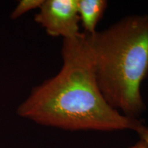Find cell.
Returning <instances> with one entry per match:
<instances>
[{
    "label": "cell",
    "mask_w": 148,
    "mask_h": 148,
    "mask_svg": "<svg viewBox=\"0 0 148 148\" xmlns=\"http://www.w3.org/2000/svg\"><path fill=\"white\" fill-rule=\"evenodd\" d=\"M62 66L55 76L34 88L20 105V116L38 124L65 130L135 132L139 120L125 116L107 103L99 90L87 34L64 38Z\"/></svg>",
    "instance_id": "cell-1"
},
{
    "label": "cell",
    "mask_w": 148,
    "mask_h": 148,
    "mask_svg": "<svg viewBox=\"0 0 148 148\" xmlns=\"http://www.w3.org/2000/svg\"><path fill=\"white\" fill-rule=\"evenodd\" d=\"M87 38L104 99L136 119L145 110L140 86L148 75V14L125 16Z\"/></svg>",
    "instance_id": "cell-2"
},
{
    "label": "cell",
    "mask_w": 148,
    "mask_h": 148,
    "mask_svg": "<svg viewBox=\"0 0 148 148\" xmlns=\"http://www.w3.org/2000/svg\"><path fill=\"white\" fill-rule=\"evenodd\" d=\"M49 36L71 38L80 34L77 0H44L34 16Z\"/></svg>",
    "instance_id": "cell-3"
},
{
    "label": "cell",
    "mask_w": 148,
    "mask_h": 148,
    "mask_svg": "<svg viewBox=\"0 0 148 148\" xmlns=\"http://www.w3.org/2000/svg\"><path fill=\"white\" fill-rule=\"evenodd\" d=\"M108 2L105 0H77V9L84 29V33L94 34L98 23L106 10Z\"/></svg>",
    "instance_id": "cell-4"
},
{
    "label": "cell",
    "mask_w": 148,
    "mask_h": 148,
    "mask_svg": "<svg viewBox=\"0 0 148 148\" xmlns=\"http://www.w3.org/2000/svg\"><path fill=\"white\" fill-rule=\"evenodd\" d=\"M43 1L44 0H21L18 2L15 9L11 14V18L15 19L23 15L25 12L34 9L39 8Z\"/></svg>",
    "instance_id": "cell-5"
},
{
    "label": "cell",
    "mask_w": 148,
    "mask_h": 148,
    "mask_svg": "<svg viewBox=\"0 0 148 148\" xmlns=\"http://www.w3.org/2000/svg\"><path fill=\"white\" fill-rule=\"evenodd\" d=\"M136 132L138 134V136L140 137V139L145 141L148 145V127H146L143 125Z\"/></svg>",
    "instance_id": "cell-6"
},
{
    "label": "cell",
    "mask_w": 148,
    "mask_h": 148,
    "mask_svg": "<svg viewBox=\"0 0 148 148\" xmlns=\"http://www.w3.org/2000/svg\"><path fill=\"white\" fill-rule=\"evenodd\" d=\"M129 148H148V145L145 141L140 139L139 141H138L136 144H134V145L131 146V147Z\"/></svg>",
    "instance_id": "cell-7"
}]
</instances>
